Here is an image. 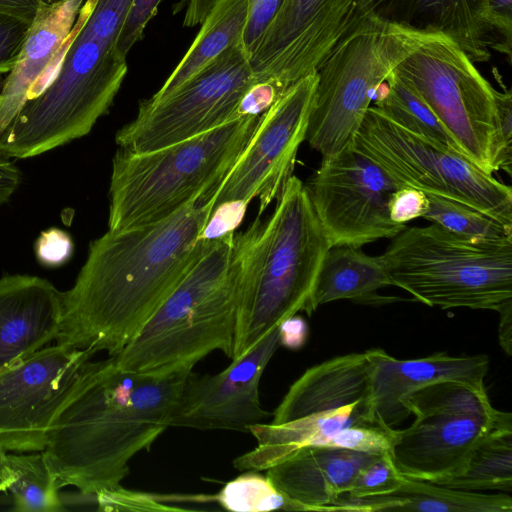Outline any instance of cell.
Here are the masks:
<instances>
[{"instance_id":"1","label":"cell","mask_w":512,"mask_h":512,"mask_svg":"<svg viewBox=\"0 0 512 512\" xmlns=\"http://www.w3.org/2000/svg\"><path fill=\"white\" fill-rule=\"evenodd\" d=\"M196 201L153 224L108 230L89 244L73 286L62 292L56 343L113 356L134 338L206 247L200 236L213 202Z\"/></svg>"},{"instance_id":"2","label":"cell","mask_w":512,"mask_h":512,"mask_svg":"<svg viewBox=\"0 0 512 512\" xmlns=\"http://www.w3.org/2000/svg\"><path fill=\"white\" fill-rule=\"evenodd\" d=\"M192 371L137 373L113 356L89 360L41 451L58 488L72 486L85 496L118 488L132 458L170 427Z\"/></svg>"},{"instance_id":"3","label":"cell","mask_w":512,"mask_h":512,"mask_svg":"<svg viewBox=\"0 0 512 512\" xmlns=\"http://www.w3.org/2000/svg\"><path fill=\"white\" fill-rule=\"evenodd\" d=\"M241 262L240 296L231 360L247 353L285 319L313 313L312 295L331 247L304 182L292 175L267 220L234 234Z\"/></svg>"},{"instance_id":"4","label":"cell","mask_w":512,"mask_h":512,"mask_svg":"<svg viewBox=\"0 0 512 512\" xmlns=\"http://www.w3.org/2000/svg\"><path fill=\"white\" fill-rule=\"evenodd\" d=\"M234 234L208 240L157 311L113 355L119 367L137 373L193 369L217 350L231 359L241 281Z\"/></svg>"},{"instance_id":"5","label":"cell","mask_w":512,"mask_h":512,"mask_svg":"<svg viewBox=\"0 0 512 512\" xmlns=\"http://www.w3.org/2000/svg\"><path fill=\"white\" fill-rule=\"evenodd\" d=\"M259 117H241L149 152L119 148L112 159L108 230L153 224L193 201H210Z\"/></svg>"},{"instance_id":"6","label":"cell","mask_w":512,"mask_h":512,"mask_svg":"<svg viewBox=\"0 0 512 512\" xmlns=\"http://www.w3.org/2000/svg\"><path fill=\"white\" fill-rule=\"evenodd\" d=\"M381 255L392 285L428 306L499 312L512 303V238L472 239L435 223L406 226Z\"/></svg>"},{"instance_id":"7","label":"cell","mask_w":512,"mask_h":512,"mask_svg":"<svg viewBox=\"0 0 512 512\" xmlns=\"http://www.w3.org/2000/svg\"><path fill=\"white\" fill-rule=\"evenodd\" d=\"M127 71L118 46L86 27L78 13L50 82L7 128L8 146L30 158L87 135L109 111Z\"/></svg>"},{"instance_id":"8","label":"cell","mask_w":512,"mask_h":512,"mask_svg":"<svg viewBox=\"0 0 512 512\" xmlns=\"http://www.w3.org/2000/svg\"><path fill=\"white\" fill-rule=\"evenodd\" d=\"M430 38L361 17L316 71L305 139L309 146L324 158L349 145L378 86Z\"/></svg>"},{"instance_id":"9","label":"cell","mask_w":512,"mask_h":512,"mask_svg":"<svg viewBox=\"0 0 512 512\" xmlns=\"http://www.w3.org/2000/svg\"><path fill=\"white\" fill-rule=\"evenodd\" d=\"M399 188L449 198L512 224V189L461 151L395 123L370 106L352 140Z\"/></svg>"},{"instance_id":"10","label":"cell","mask_w":512,"mask_h":512,"mask_svg":"<svg viewBox=\"0 0 512 512\" xmlns=\"http://www.w3.org/2000/svg\"><path fill=\"white\" fill-rule=\"evenodd\" d=\"M404 406L415 419L395 429L390 458L402 476L439 485L463 473L499 411L486 389L453 380L416 390Z\"/></svg>"},{"instance_id":"11","label":"cell","mask_w":512,"mask_h":512,"mask_svg":"<svg viewBox=\"0 0 512 512\" xmlns=\"http://www.w3.org/2000/svg\"><path fill=\"white\" fill-rule=\"evenodd\" d=\"M254 84L249 56L239 41L168 95L143 100L115 142L144 153L213 130L241 118L240 102Z\"/></svg>"},{"instance_id":"12","label":"cell","mask_w":512,"mask_h":512,"mask_svg":"<svg viewBox=\"0 0 512 512\" xmlns=\"http://www.w3.org/2000/svg\"><path fill=\"white\" fill-rule=\"evenodd\" d=\"M426 102L458 149L493 173L490 145L495 88L456 44L433 37L413 50L394 69Z\"/></svg>"},{"instance_id":"13","label":"cell","mask_w":512,"mask_h":512,"mask_svg":"<svg viewBox=\"0 0 512 512\" xmlns=\"http://www.w3.org/2000/svg\"><path fill=\"white\" fill-rule=\"evenodd\" d=\"M304 186L331 246L362 247L392 239L406 227L393 222L388 211L398 185L352 142L322 158Z\"/></svg>"},{"instance_id":"14","label":"cell","mask_w":512,"mask_h":512,"mask_svg":"<svg viewBox=\"0 0 512 512\" xmlns=\"http://www.w3.org/2000/svg\"><path fill=\"white\" fill-rule=\"evenodd\" d=\"M92 356L56 343L0 371V445L6 451L44 450L52 424Z\"/></svg>"},{"instance_id":"15","label":"cell","mask_w":512,"mask_h":512,"mask_svg":"<svg viewBox=\"0 0 512 512\" xmlns=\"http://www.w3.org/2000/svg\"><path fill=\"white\" fill-rule=\"evenodd\" d=\"M317 83L316 72L289 87L258 119L240 156L216 188L213 207L259 200L258 217L293 175L300 145L306 139Z\"/></svg>"},{"instance_id":"16","label":"cell","mask_w":512,"mask_h":512,"mask_svg":"<svg viewBox=\"0 0 512 512\" xmlns=\"http://www.w3.org/2000/svg\"><path fill=\"white\" fill-rule=\"evenodd\" d=\"M361 17L360 0H282L249 56L256 84L283 94L315 73Z\"/></svg>"},{"instance_id":"17","label":"cell","mask_w":512,"mask_h":512,"mask_svg":"<svg viewBox=\"0 0 512 512\" xmlns=\"http://www.w3.org/2000/svg\"><path fill=\"white\" fill-rule=\"evenodd\" d=\"M279 347L278 327L247 353L214 375H188L170 418V426L249 433L270 413L263 409L262 374Z\"/></svg>"},{"instance_id":"18","label":"cell","mask_w":512,"mask_h":512,"mask_svg":"<svg viewBox=\"0 0 512 512\" xmlns=\"http://www.w3.org/2000/svg\"><path fill=\"white\" fill-rule=\"evenodd\" d=\"M370 370V401L375 425L387 429L410 414L404 402L416 390L438 381H460L485 389L489 358L484 354L451 356L445 352L417 359H398L374 348L365 351Z\"/></svg>"},{"instance_id":"19","label":"cell","mask_w":512,"mask_h":512,"mask_svg":"<svg viewBox=\"0 0 512 512\" xmlns=\"http://www.w3.org/2000/svg\"><path fill=\"white\" fill-rule=\"evenodd\" d=\"M488 0H360V12L408 32L443 37L473 63L490 59L494 38L487 22Z\"/></svg>"},{"instance_id":"20","label":"cell","mask_w":512,"mask_h":512,"mask_svg":"<svg viewBox=\"0 0 512 512\" xmlns=\"http://www.w3.org/2000/svg\"><path fill=\"white\" fill-rule=\"evenodd\" d=\"M85 0H43L30 24L17 61L0 91V135L28 100L48 85Z\"/></svg>"},{"instance_id":"21","label":"cell","mask_w":512,"mask_h":512,"mask_svg":"<svg viewBox=\"0 0 512 512\" xmlns=\"http://www.w3.org/2000/svg\"><path fill=\"white\" fill-rule=\"evenodd\" d=\"M62 316V292L47 279L0 278V371L56 341Z\"/></svg>"},{"instance_id":"22","label":"cell","mask_w":512,"mask_h":512,"mask_svg":"<svg viewBox=\"0 0 512 512\" xmlns=\"http://www.w3.org/2000/svg\"><path fill=\"white\" fill-rule=\"evenodd\" d=\"M379 456L325 445L305 446L268 468L266 476L305 511H325L350 490L359 470Z\"/></svg>"},{"instance_id":"23","label":"cell","mask_w":512,"mask_h":512,"mask_svg":"<svg viewBox=\"0 0 512 512\" xmlns=\"http://www.w3.org/2000/svg\"><path fill=\"white\" fill-rule=\"evenodd\" d=\"M369 367L366 352H362L337 356L307 369L290 386L271 423L282 424L370 401Z\"/></svg>"},{"instance_id":"24","label":"cell","mask_w":512,"mask_h":512,"mask_svg":"<svg viewBox=\"0 0 512 512\" xmlns=\"http://www.w3.org/2000/svg\"><path fill=\"white\" fill-rule=\"evenodd\" d=\"M358 425H375L370 401L282 424L259 423L249 429L255 448L237 457L233 465L242 472L266 471L299 448L326 445L339 431Z\"/></svg>"},{"instance_id":"25","label":"cell","mask_w":512,"mask_h":512,"mask_svg":"<svg viewBox=\"0 0 512 512\" xmlns=\"http://www.w3.org/2000/svg\"><path fill=\"white\" fill-rule=\"evenodd\" d=\"M393 286L382 255L371 256L361 247L331 246L327 251L315 283L311 307L342 299L376 303L383 298L375 292Z\"/></svg>"},{"instance_id":"26","label":"cell","mask_w":512,"mask_h":512,"mask_svg":"<svg viewBox=\"0 0 512 512\" xmlns=\"http://www.w3.org/2000/svg\"><path fill=\"white\" fill-rule=\"evenodd\" d=\"M249 5L250 0H217L183 58L151 98L168 95L210 61L241 41Z\"/></svg>"},{"instance_id":"27","label":"cell","mask_w":512,"mask_h":512,"mask_svg":"<svg viewBox=\"0 0 512 512\" xmlns=\"http://www.w3.org/2000/svg\"><path fill=\"white\" fill-rule=\"evenodd\" d=\"M441 485L468 491H511V413L498 411L493 428L477 445L463 473Z\"/></svg>"},{"instance_id":"28","label":"cell","mask_w":512,"mask_h":512,"mask_svg":"<svg viewBox=\"0 0 512 512\" xmlns=\"http://www.w3.org/2000/svg\"><path fill=\"white\" fill-rule=\"evenodd\" d=\"M394 495L404 499L398 511L512 512L508 494H482L406 477Z\"/></svg>"},{"instance_id":"29","label":"cell","mask_w":512,"mask_h":512,"mask_svg":"<svg viewBox=\"0 0 512 512\" xmlns=\"http://www.w3.org/2000/svg\"><path fill=\"white\" fill-rule=\"evenodd\" d=\"M373 102V106L407 130L459 150L426 102L393 70L378 86Z\"/></svg>"},{"instance_id":"30","label":"cell","mask_w":512,"mask_h":512,"mask_svg":"<svg viewBox=\"0 0 512 512\" xmlns=\"http://www.w3.org/2000/svg\"><path fill=\"white\" fill-rule=\"evenodd\" d=\"M13 481L8 489L13 510L18 512H58L63 510L56 478L42 452L10 454Z\"/></svg>"},{"instance_id":"31","label":"cell","mask_w":512,"mask_h":512,"mask_svg":"<svg viewBox=\"0 0 512 512\" xmlns=\"http://www.w3.org/2000/svg\"><path fill=\"white\" fill-rule=\"evenodd\" d=\"M426 195L429 206L422 218L467 238H512V224L497 220L467 204L437 195Z\"/></svg>"},{"instance_id":"32","label":"cell","mask_w":512,"mask_h":512,"mask_svg":"<svg viewBox=\"0 0 512 512\" xmlns=\"http://www.w3.org/2000/svg\"><path fill=\"white\" fill-rule=\"evenodd\" d=\"M214 500L222 508L237 512L305 511L301 504L276 488L267 476L256 471H246L228 482Z\"/></svg>"},{"instance_id":"33","label":"cell","mask_w":512,"mask_h":512,"mask_svg":"<svg viewBox=\"0 0 512 512\" xmlns=\"http://www.w3.org/2000/svg\"><path fill=\"white\" fill-rule=\"evenodd\" d=\"M494 121L490 145L492 171L512 172V93L494 90Z\"/></svg>"},{"instance_id":"34","label":"cell","mask_w":512,"mask_h":512,"mask_svg":"<svg viewBox=\"0 0 512 512\" xmlns=\"http://www.w3.org/2000/svg\"><path fill=\"white\" fill-rule=\"evenodd\" d=\"M403 479L390 454L380 455L359 470L346 494L353 498L392 495L401 487Z\"/></svg>"},{"instance_id":"35","label":"cell","mask_w":512,"mask_h":512,"mask_svg":"<svg viewBox=\"0 0 512 512\" xmlns=\"http://www.w3.org/2000/svg\"><path fill=\"white\" fill-rule=\"evenodd\" d=\"M394 435L395 429H387L378 425H358L339 431L325 446L372 455H384L390 453Z\"/></svg>"},{"instance_id":"36","label":"cell","mask_w":512,"mask_h":512,"mask_svg":"<svg viewBox=\"0 0 512 512\" xmlns=\"http://www.w3.org/2000/svg\"><path fill=\"white\" fill-rule=\"evenodd\" d=\"M34 250L41 265L56 268L70 260L74 243L69 233L60 228L51 227L40 233L35 241Z\"/></svg>"},{"instance_id":"37","label":"cell","mask_w":512,"mask_h":512,"mask_svg":"<svg viewBox=\"0 0 512 512\" xmlns=\"http://www.w3.org/2000/svg\"><path fill=\"white\" fill-rule=\"evenodd\" d=\"M31 22L0 12V75L14 67Z\"/></svg>"},{"instance_id":"38","label":"cell","mask_w":512,"mask_h":512,"mask_svg":"<svg viewBox=\"0 0 512 512\" xmlns=\"http://www.w3.org/2000/svg\"><path fill=\"white\" fill-rule=\"evenodd\" d=\"M161 0H133L120 32L118 48L127 56L131 48L142 38L150 20L156 15Z\"/></svg>"},{"instance_id":"39","label":"cell","mask_w":512,"mask_h":512,"mask_svg":"<svg viewBox=\"0 0 512 512\" xmlns=\"http://www.w3.org/2000/svg\"><path fill=\"white\" fill-rule=\"evenodd\" d=\"M487 22L492 30V49L504 54L511 62L512 56V0H488Z\"/></svg>"},{"instance_id":"40","label":"cell","mask_w":512,"mask_h":512,"mask_svg":"<svg viewBox=\"0 0 512 512\" xmlns=\"http://www.w3.org/2000/svg\"><path fill=\"white\" fill-rule=\"evenodd\" d=\"M428 206V197L424 192L404 186L397 188L390 196L388 211L393 222L405 225L406 222L423 217Z\"/></svg>"},{"instance_id":"41","label":"cell","mask_w":512,"mask_h":512,"mask_svg":"<svg viewBox=\"0 0 512 512\" xmlns=\"http://www.w3.org/2000/svg\"><path fill=\"white\" fill-rule=\"evenodd\" d=\"M248 205L241 201H234L213 207L200 238L214 240L235 233V229L245 216Z\"/></svg>"},{"instance_id":"42","label":"cell","mask_w":512,"mask_h":512,"mask_svg":"<svg viewBox=\"0 0 512 512\" xmlns=\"http://www.w3.org/2000/svg\"><path fill=\"white\" fill-rule=\"evenodd\" d=\"M279 345L297 350L306 342L308 325L306 321L296 314L283 320L278 325Z\"/></svg>"},{"instance_id":"43","label":"cell","mask_w":512,"mask_h":512,"mask_svg":"<svg viewBox=\"0 0 512 512\" xmlns=\"http://www.w3.org/2000/svg\"><path fill=\"white\" fill-rule=\"evenodd\" d=\"M21 182L20 169L0 150V206L11 199Z\"/></svg>"},{"instance_id":"44","label":"cell","mask_w":512,"mask_h":512,"mask_svg":"<svg viewBox=\"0 0 512 512\" xmlns=\"http://www.w3.org/2000/svg\"><path fill=\"white\" fill-rule=\"evenodd\" d=\"M217 0H182L178 10L184 9L183 25L194 27L200 25Z\"/></svg>"},{"instance_id":"45","label":"cell","mask_w":512,"mask_h":512,"mask_svg":"<svg viewBox=\"0 0 512 512\" xmlns=\"http://www.w3.org/2000/svg\"><path fill=\"white\" fill-rule=\"evenodd\" d=\"M43 0H0V12L32 22Z\"/></svg>"},{"instance_id":"46","label":"cell","mask_w":512,"mask_h":512,"mask_svg":"<svg viewBox=\"0 0 512 512\" xmlns=\"http://www.w3.org/2000/svg\"><path fill=\"white\" fill-rule=\"evenodd\" d=\"M499 314V342L504 352L510 356L512 352V303L505 305Z\"/></svg>"},{"instance_id":"47","label":"cell","mask_w":512,"mask_h":512,"mask_svg":"<svg viewBox=\"0 0 512 512\" xmlns=\"http://www.w3.org/2000/svg\"><path fill=\"white\" fill-rule=\"evenodd\" d=\"M13 477V471L8 460V451L0 445V492L8 491Z\"/></svg>"},{"instance_id":"48","label":"cell","mask_w":512,"mask_h":512,"mask_svg":"<svg viewBox=\"0 0 512 512\" xmlns=\"http://www.w3.org/2000/svg\"><path fill=\"white\" fill-rule=\"evenodd\" d=\"M47 1V0H46ZM54 1H59V0H48V2H54Z\"/></svg>"}]
</instances>
